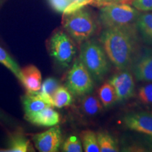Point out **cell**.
Listing matches in <instances>:
<instances>
[{
  "label": "cell",
  "mask_w": 152,
  "mask_h": 152,
  "mask_svg": "<svg viewBox=\"0 0 152 152\" xmlns=\"http://www.w3.org/2000/svg\"><path fill=\"white\" fill-rule=\"evenodd\" d=\"M100 41L108 58L117 69L127 70L132 66L138 46L136 23L106 28Z\"/></svg>",
  "instance_id": "1"
},
{
  "label": "cell",
  "mask_w": 152,
  "mask_h": 152,
  "mask_svg": "<svg viewBox=\"0 0 152 152\" xmlns=\"http://www.w3.org/2000/svg\"><path fill=\"white\" fill-rule=\"evenodd\" d=\"M79 59L95 80H102L109 71L106 54L97 42L88 39L83 42L80 47Z\"/></svg>",
  "instance_id": "2"
},
{
  "label": "cell",
  "mask_w": 152,
  "mask_h": 152,
  "mask_svg": "<svg viewBox=\"0 0 152 152\" xmlns=\"http://www.w3.org/2000/svg\"><path fill=\"white\" fill-rule=\"evenodd\" d=\"M63 25L69 35L78 42L87 40L96 30L92 15L83 8L71 14H64Z\"/></svg>",
  "instance_id": "3"
},
{
  "label": "cell",
  "mask_w": 152,
  "mask_h": 152,
  "mask_svg": "<svg viewBox=\"0 0 152 152\" xmlns=\"http://www.w3.org/2000/svg\"><path fill=\"white\" fill-rule=\"evenodd\" d=\"M140 13L127 4H113L101 7L99 20L105 28L135 24Z\"/></svg>",
  "instance_id": "4"
},
{
  "label": "cell",
  "mask_w": 152,
  "mask_h": 152,
  "mask_svg": "<svg viewBox=\"0 0 152 152\" xmlns=\"http://www.w3.org/2000/svg\"><path fill=\"white\" fill-rule=\"evenodd\" d=\"M50 56L58 65L68 67L76 54V47L71 37L63 31L53 34L48 41Z\"/></svg>",
  "instance_id": "5"
},
{
  "label": "cell",
  "mask_w": 152,
  "mask_h": 152,
  "mask_svg": "<svg viewBox=\"0 0 152 152\" xmlns=\"http://www.w3.org/2000/svg\"><path fill=\"white\" fill-rule=\"evenodd\" d=\"M66 87L75 96L91 92L94 87L92 76L80 59L76 60L66 77Z\"/></svg>",
  "instance_id": "6"
},
{
  "label": "cell",
  "mask_w": 152,
  "mask_h": 152,
  "mask_svg": "<svg viewBox=\"0 0 152 152\" xmlns=\"http://www.w3.org/2000/svg\"><path fill=\"white\" fill-rule=\"evenodd\" d=\"M33 140L39 151H58L62 141L61 130L59 127L54 125L45 132L34 134Z\"/></svg>",
  "instance_id": "7"
},
{
  "label": "cell",
  "mask_w": 152,
  "mask_h": 152,
  "mask_svg": "<svg viewBox=\"0 0 152 152\" xmlns=\"http://www.w3.org/2000/svg\"><path fill=\"white\" fill-rule=\"evenodd\" d=\"M109 83L114 87L117 101L123 102L133 96L134 92V81L129 71L123 70L115 74L110 79Z\"/></svg>",
  "instance_id": "8"
},
{
  "label": "cell",
  "mask_w": 152,
  "mask_h": 152,
  "mask_svg": "<svg viewBox=\"0 0 152 152\" xmlns=\"http://www.w3.org/2000/svg\"><path fill=\"white\" fill-rule=\"evenodd\" d=\"M123 121L130 130L152 137V113L144 111L133 112L125 115Z\"/></svg>",
  "instance_id": "9"
},
{
  "label": "cell",
  "mask_w": 152,
  "mask_h": 152,
  "mask_svg": "<svg viewBox=\"0 0 152 152\" xmlns=\"http://www.w3.org/2000/svg\"><path fill=\"white\" fill-rule=\"evenodd\" d=\"M132 71L136 79L142 82H152V50L144 49L135 56L132 64Z\"/></svg>",
  "instance_id": "10"
},
{
  "label": "cell",
  "mask_w": 152,
  "mask_h": 152,
  "mask_svg": "<svg viewBox=\"0 0 152 152\" xmlns=\"http://www.w3.org/2000/svg\"><path fill=\"white\" fill-rule=\"evenodd\" d=\"M23 106L25 112V118L30 119L47 106H51L39 92H28L22 97Z\"/></svg>",
  "instance_id": "11"
},
{
  "label": "cell",
  "mask_w": 152,
  "mask_h": 152,
  "mask_svg": "<svg viewBox=\"0 0 152 152\" xmlns=\"http://www.w3.org/2000/svg\"><path fill=\"white\" fill-rule=\"evenodd\" d=\"M20 82L28 92H39L42 84L40 71L33 65L22 68Z\"/></svg>",
  "instance_id": "12"
},
{
  "label": "cell",
  "mask_w": 152,
  "mask_h": 152,
  "mask_svg": "<svg viewBox=\"0 0 152 152\" xmlns=\"http://www.w3.org/2000/svg\"><path fill=\"white\" fill-rule=\"evenodd\" d=\"M59 121V114L54 110L53 106H49L36 114L29 122L38 126L52 127L58 124Z\"/></svg>",
  "instance_id": "13"
},
{
  "label": "cell",
  "mask_w": 152,
  "mask_h": 152,
  "mask_svg": "<svg viewBox=\"0 0 152 152\" xmlns=\"http://www.w3.org/2000/svg\"><path fill=\"white\" fill-rule=\"evenodd\" d=\"M137 31L145 43L152 45V14H140L136 21Z\"/></svg>",
  "instance_id": "14"
},
{
  "label": "cell",
  "mask_w": 152,
  "mask_h": 152,
  "mask_svg": "<svg viewBox=\"0 0 152 152\" xmlns=\"http://www.w3.org/2000/svg\"><path fill=\"white\" fill-rule=\"evenodd\" d=\"M98 96L104 108H109L117 101L114 87L110 83H105L98 90Z\"/></svg>",
  "instance_id": "15"
},
{
  "label": "cell",
  "mask_w": 152,
  "mask_h": 152,
  "mask_svg": "<svg viewBox=\"0 0 152 152\" xmlns=\"http://www.w3.org/2000/svg\"><path fill=\"white\" fill-rule=\"evenodd\" d=\"M82 110L89 116H94L99 113L103 109L101 101L93 95H87L82 101Z\"/></svg>",
  "instance_id": "16"
},
{
  "label": "cell",
  "mask_w": 152,
  "mask_h": 152,
  "mask_svg": "<svg viewBox=\"0 0 152 152\" xmlns=\"http://www.w3.org/2000/svg\"><path fill=\"white\" fill-rule=\"evenodd\" d=\"M73 100L72 93L65 86H58L53 96V106L61 109L71 105Z\"/></svg>",
  "instance_id": "17"
},
{
  "label": "cell",
  "mask_w": 152,
  "mask_h": 152,
  "mask_svg": "<svg viewBox=\"0 0 152 152\" xmlns=\"http://www.w3.org/2000/svg\"><path fill=\"white\" fill-rule=\"evenodd\" d=\"M96 134L101 152H116L119 151L116 141L109 133L101 132Z\"/></svg>",
  "instance_id": "18"
},
{
  "label": "cell",
  "mask_w": 152,
  "mask_h": 152,
  "mask_svg": "<svg viewBox=\"0 0 152 152\" xmlns=\"http://www.w3.org/2000/svg\"><path fill=\"white\" fill-rule=\"evenodd\" d=\"M83 147L86 152H99L97 134L92 130L83 131L81 134Z\"/></svg>",
  "instance_id": "19"
},
{
  "label": "cell",
  "mask_w": 152,
  "mask_h": 152,
  "mask_svg": "<svg viewBox=\"0 0 152 152\" xmlns=\"http://www.w3.org/2000/svg\"><path fill=\"white\" fill-rule=\"evenodd\" d=\"M58 86V82L54 77H48L43 82L39 92L51 106H53V96Z\"/></svg>",
  "instance_id": "20"
},
{
  "label": "cell",
  "mask_w": 152,
  "mask_h": 152,
  "mask_svg": "<svg viewBox=\"0 0 152 152\" xmlns=\"http://www.w3.org/2000/svg\"><path fill=\"white\" fill-rule=\"evenodd\" d=\"M30 142L23 135L16 134L11 137L9 147L5 151L26 152L29 149Z\"/></svg>",
  "instance_id": "21"
},
{
  "label": "cell",
  "mask_w": 152,
  "mask_h": 152,
  "mask_svg": "<svg viewBox=\"0 0 152 152\" xmlns=\"http://www.w3.org/2000/svg\"><path fill=\"white\" fill-rule=\"evenodd\" d=\"M0 63L12 72L19 80L21 81V69L18 64L9 56L3 48L0 47Z\"/></svg>",
  "instance_id": "22"
},
{
  "label": "cell",
  "mask_w": 152,
  "mask_h": 152,
  "mask_svg": "<svg viewBox=\"0 0 152 152\" xmlns=\"http://www.w3.org/2000/svg\"><path fill=\"white\" fill-rule=\"evenodd\" d=\"M63 151L65 152H82L83 151V144L77 137L69 136L64 142L62 146Z\"/></svg>",
  "instance_id": "23"
},
{
  "label": "cell",
  "mask_w": 152,
  "mask_h": 152,
  "mask_svg": "<svg viewBox=\"0 0 152 152\" xmlns=\"http://www.w3.org/2000/svg\"><path fill=\"white\" fill-rule=\"evenodd\" d=\"M138 99L144 104H152V83H147L139 89Z\"/></svg>",
  "instance_id": "24"
},
{
  "label": "cell",
  "mask_w": 152,
  "mask_h": 152,
  "mask_svg": "<svg viewBox=\"0 0 152 152\" xmlns=\"http://www.w3.org/2000/svg\"><path fill=\"white\" fill-rule=\"evenodd\" d=\"M94 0H71V4L68 7L64 14H71L72 12L83 8L85 6L91 4Z\"/></svg>",
  "instance_id": "25"
},
{
  "label": "cell",
  "mask_w": 152,
  "mask_h": 152,
  "mask_svg": "<svg viewBox=\"0 0 152 152\" xmlns=\"http://www.w3.org/2000/svg\"><path fill=\"white\" fill-rule=\"evenodd\" d=\"M49 2L53 9L64 14L71 4V0H49Z\"/></svg>",
  "instance_id": "26"
},
{
  "label": "cell",
  "mask_w": 152,
  "mask_h": 152,
  "mask_svg": "<svg viewBox=\"0 0 152 152\" xmlns=\"http://www.w3.org/2000/svg\"><path fill=\"white\" fill-rule=\"evenodd\" d=\"M132 4L139 11H152V0H133Z\"/></svg>",
  "instance_id": "27"
},
{
  "label": "cell",
  "mask_w": 152,
  "mask_h": 152,
  "mask_svg": "<svg viewBox=\"0 0 152 152\" xmlns=\"http://www.w3.org/2000/svg\"><path fill=\"white\" fill-rule=\"evenodd\" d=\"M133 0H94L91 4L98 7H103L105 6L113 4H132Z\"/></svg>",
  "instance_id": "28"
}]
</instances>
